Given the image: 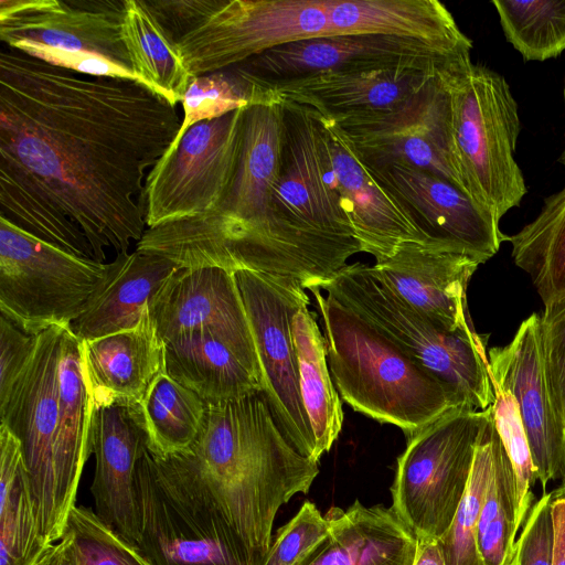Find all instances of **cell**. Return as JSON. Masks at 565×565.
Instances as JSON below:
<instances>
[{
	"label": "cell",
	"instance_id": "6da1fadb",
	"mask_svg": "<svg viewBox=\"0 0 565 565\" xmlns=\"http://www.w3.org/2000/svg\"><path fill=\"white\" fill-rule=\"evenodd\" d=\"M178 105L141 83L0 51V217L103 263L147 231L145 185Z\"/></svg>",
	"mask_w": 565,
	"mask_h": 565
},
{
	"label": "cell",
	"instance_id": "7a4b0ae2",
	"mask_svg": "<svg viewBox=\"0 0 565 565\" xmlns=\"http://www.w3.org/2000/svg\"><path fill=\"white\" fill-rule=\"evenodd\" d=\"M171 457L204 483L255 565L265 563L280 507L319 473L286 439L262 391L209 404L198 438Z\"/></svg>",
	"mask_w": 565,
	"mask_h": 565
},
{
	"label": "cell",
	"instance_id": "3957f363",
	"mask_svg": "<svg viewBox=\"0 0 565 565\" xmlns=\"http://www.w3.org/2000/svg\"><path fill=\"white\" fill-rule=\"evenodd\" d=\"M310 292L321 315L333 384L355 412L394 425L408 437L447 411L466 406L362 317L323 297L319 288Z\"/></svg>",
	"mask_w": 565,
	"mask_h": 565
},
{
	"label": "cell",
	"instance_id": "277c9868",
	"mask_svg": "<svg viewBox=\"0 0 565 565\" xmlns=\"http://www.w3.org/2000/svg\"><path fill=\"white\" fill-rule=\"evenodd\" d=\"M191 77L330 35L326 0H145Z\"/></svg>",
	"mask_w": 565,
	"mask_h": 565
},
{
	"label": "cell",
	"instance_id": "5b68a950",
	"mask_svg": "<svg viewBox=\"0 0 565 565\" xmlns=\"http://www.w3.org/2000/svg\"><path fill=\"white\" fill-rule=\"evenodd\" d=\"M451 134L466 194L500 222L527 192L514 159L518 104L504 76L468 60L445 74Z\"/></svg>",
	"mask_w": 565,
	"mask_h": 565
},
{
	"label": "cell",
	"instance_id": "8992f818",
	"mask_svg": "<svg viewBox=\"0 0 565 565\" xmlns=\"http://www.w3.org/2000/svg\"><path fill=\"white\" fill-rule=\"evenodd\" d=\"M319 289L376 328L463 405L483 411L493 403L488 334L443 329L379 281L366 264H348Z\"/></svg>",
	"mask_w": 565,
	"mask_h": 565
},
{
	"label": "cell",
	"instance_id": "52a82bcc",
	"mask_svg": "<svg viewBox=\"0 0 565 565\" xmlns=\"http://www.w3.org/2000/svg\"><path fill=\"white\" fill-rule=\"evenodd\" d=\"M140 535L150 565H255L204 483L148 448L136 471Z\"/></svg>",
	"mask_w": 565,
	"mask_h": 565
},
{
	"label": "cell",
	"instance_id": "ba28073f",
	"mask_svg": "<svg viewBox=\"0 0 565 565\" xmlns=\"http://www.w3.org/2000/svg\"><path fill=\"white\" fill-rule=\"evenodd\" d=\"M126 0H0V38L54 66L141 83L122 36Z\"/></svg>",
	"mask_w": 565,
	"mask_h": 565
},
{
	"label": "cell",
	"instance_id": "9c48e42d",
	"mask_svg": "<svg viewBox=\"0 0 565 565\" xmlns=\"http://www.w3.org/2000/svg\"><path fill=\"white\" fill-rule=\"evenodd\" d=\"M487 413L457 406L407 437L397 458L391 508L418 540L439 541L449 529Z\"/></svg>",
	"mask_w": 565,
	"mask_h": 565
},
{
	"label": "cell",
	"instance_id": "30bf717a",
	"mask_svg": "<svg viewBox=\"0 0 565 565\" xmlns=\"http://www.w3.org/2000/svg\"><path fill=\"white\" fill-rule=\"evenodd\" d=\"M113 270L63 250L0 217V311L36 335L70 328Z\"/></svg>",
	"mask_w": 565,
	"mask_h": 565
},
{
	"label": "cell",
	"instance_id": "8fae6325",
	"mask_svg": "<svg viewBox=\"0 0 565 565\" xmlns=\"http://www.w3.org/2000/svg\"><path fill=\"white\" fill-rule=\"evenodd\" d=\"M245 108L192 125L149 172L147 228L213 212L233 182Z\"/></svg>",
	"mask_w": 565,
	"mask_h": 565
},
{
	"label": "cell",
	"instance_id": "7c38bea8",
	"mask_svg": "<svg viewBox=\"0 0 565 565\" xmlns=\"http://www.w3.org/2000/svg\"><path fill=\"white\" fill-rule=\"evenodd\" d=\"M263 373V393L289 444L313 459L315 437L302 404L291 321L310 303L296 279L249 270L234 273ZM317 462V461H316Z\"/></svg>",
	"mask_w": 565,
	"mask_h": 565
},
{
	"label": "cell",
	"instance_id": "4fadbf2b",
	"mask_svg": "<svg viewBox=\"0 0 565 565\" xmlns=\"http://www.w3.org/2000/svg\"><path fill=\"white\" fill-rule=\"evenodd\" d=\"M471 60L413 40L379 34H337L273 47L235 67L264 92L324 73L412 70L443 74Z\"/></svg>",
	"mask_w": 565,
	"mask_h": 565
},
{
	"label": "cell",
	"instance_id": "5bb4252c",
	"mask_svg": "<svg viewBox=\"0 0 565 565\" xmlns=\"http://www.w3.org/2000/svg\"><path fill=\"white\" fill-rule=\"evenodd\" d=\"M447 72L392 110L335 124L367 166L422 169L465 192L452 142Z\"/></svg>",
	"mask_w": 565,
	"mask_h": 565
},
{
	"label": "cell",
	"instance_id": "9a60e30c",
	"mask_svg": "<svg viewBox=\"0 0 565 565\" xmlns=\"http://www.w3.org/2000/svg\"><path fill=\"white\" fill-rule=\"evenodd\" d=\"M64 328L35 335L33 353L0 398V418L20 441L40 530L46 544L61 540L55 524L54 440L58 417L57 366Z\"/></svg>",
	"mask_w": 565,
	"mask_h": 565
},
{
	"label": "cell",
	"instance_id": "2e32d148",
	"mask_svg": "<svg viewBox=\"0 0 565 565\" xmlns=\"http://www.w3.org/2000/svg\"><path fill=\"white\" fill-rule=\"evenodd\" d=\"M492 381L516 399L542 494L551 481H565V415L546 370L541 317L532 313L503 347L488 350Z\"/></svg>",
	"mask_w": 565,
	"mask_h": 565
},
{
	"label": "cell",
	"instance_id": "e0dca14e",
	"mask_svg": "<svg viewBox=\"0 0 565 565\" xmlns=\"http://www.w3.org/2000/svg\"><path fill=\"white\" fill-rule=\"evenodd\" d=\"M365 166L428 239L468 254L481 264L505 242L507 235L494 216L445 179L404 164Z\"/></svg>",
	"mask_w": 565,
	"mask_h": 565
},
{
	"label": "cell",
	"instance_id": "ac0fdd59",
	"mask_svg": "<svg viewBox=\"0 0 565 565\" xmlns=\"http://www.w3.org/2000/svg\"><path fill=\"white\" fill-rule=\"evenodd\" d=\"M481 262L434 241L407 242L373 276L443 329L473 331L467 289Z\"/></svg>",
	"mask_w": 565,
	"mask_h": 565
},
{
	"label": "cell",
	"instance_id": "d6986e66",
	"mask_svg": "<svg viewBox=\"0 0 565 565\" xmlns=\"http://www.w3.org/2000/svg\"><path fill=\"white\" fill-rule=\"evenodd\" d=\"M318 116L333 186L361 252L372 255L379 264L407 242L430 241L402 204L373 178L339 125Z\"/></svg>",
	"mask_w": 565,
	"mask_h": 565
},
{
	"label": "cell",
	"instance_id": "ffe728a7",
	"mask_svg": "<svg viewBox=\"0 0 565 565\" xmlns=\"http://www.w3.org/2000/svg\"><path fill=\"white\" fill-rule=\"evenodd\" d=\"M149 316L164 344L211 329L234 341L260 367L234 273L220 267L178 268L152 298Z\"/></svg>",
	"mask_w": 565,
	"mask_h": 565
},
{
	"label": "cell",
	"instance_id": "44dd1931",
	"mask_svg": "<svg viewBox=\"0 0 565 565\" xmlns=\"http://www.w3.org/2000/svg\"><path fill=\"white\" fill-rule=\"evenodd\" d=\"M146 449L147 435L138 406L94 409L95 470L90 487L94 512L135 547L140 535L136 471Z\"/></svg>",
	"mask_w": 565,
	"mask_h": 565
},
{
	"label": "cell",
	"instance_id": "7402d4cb",
	"mask_svg": "<svg viewBox=\"0 0 565 565\" xmlns=\"http://www.w3.org/2000/svg\"><path fill=\"white\" fill-rule=\"evenodd\" d=\"M58 417L54 440L55 524L62 539L76 505L86 460L92 454L94 402L85 377L82 341L64 328L57 366Z\"/></svg>",
	"mask_w": 565,
	"mask_h": 565
},
{
	"label": "cell",
	"instance_id": "603a6c76",
	"mask_svg": "<svg viewBox=\"0 0 565 565\" xmlns=\"http://www.w3.org/2000/svg\"><path fill=\"white\" fill-rule=\"evenodd\" d=\"M439 75L412 70L324 73L270 93L340 122L392 110Z\"/></svg>",
	"mask_w": 565,
	"mask_h": 565
},
{
	"label": "cell",
	"instance_id": "cb8c5ba5",
	"mask_svg": "<svg viewBox=\"0 0 565 565\" xmlns=\"http://www.w3.org/2000/svg\"><path fill=\"white\" fill-rule=\"evenodd\" d=\"M163 352L149 311L134 329L82 341L83 369L95 408L139 406L163 370Z\"/></svg>",
	"mask_w": 565,
	"mask_h": 565
},
{
	"label": "cell",
	"instance_id": "d4e9b609",
	"mask_svg": "<svg viewBox=\"0 0 565 565\" xmlns=\"http://www.w3.org/2000/svg\"><path fill=\"white\" fill-rule=\"evenodd\" d=\"M163 370L207 405L263 392L260 367L234 341L211 329L166 343Z\"/></svg>",
	"mask_w": 565,
	"mask_h": 565
},
{
	"label": "cell",
	"instance_id": "484cf974",
	"mask_svg": "<svg viewBox=\"0 0 565 565\" xmlns=\"http://www.w3.org/2000/svg\"><path fill=\"white\" fill-rule=\"evenodd\" d=\"M330 532L302 565H413L418 540L392 508H331Z\"/></svg>",
	"mask_w": 565,
	"mask_h": 565
},
{
	"label": "cell",
	"instance_id": "4316f807",
	"mask_svg": "<svg viewBox=\"0 0 565 565\" xmlns=\"http://www.w3.org/2000/svg\"><path fill=\"white\" fill-rule=\"evenodd\" d=\"M330 35L379 34L461 53L472 41L437 0H326Z\"/></svg>",
	"mask_w": 565,
	"mask_h": 565
},
{
	"label": "cell",
	"instance_id": "83f0119b",
	"mask_svg": "<svg viewBox=\"0 0 565 565\" xmlns=\"http://www.w3.org/2000/svg\"><path fill=\"white\" fill-rule=\"evenodd\" d=\"M180 268L162 256L135 250L118 254L104 286L70 326L82 341L134 329L164 281Z\"/></svg>",
	"mask_w": 565,
	"mask_h": 565
},
{
	"label": "cell",
	"instance_id": "f1b7e54d",
	"mask_svg": "<svg viewBox=\"0 0 565 565\" xmlns=\"http://www.w3.org/2000/svg\"><path fill=\"white\" fill-rule=\"evenodd\" d=\"M46 544L20 441L0 425V565H33Z\"/></svg>",
	"mask_w": 565,
	"mask_h": 565
},
{
	"label": "cell",
	"instance_id": "f546056e",
	"mask_svg": "<svg viewBox=\"0 0 565 565\" xmlns=\"http://www.w3.org/2000/svg\"><path fill=\"white\" fill-rule=\"evenodd\" d=\"M291 335L301 399L315 437L313 459L318 462L341 433L342 404L329 371L324 337L308 306L300 308L292 318Z\"/></svg>",
	"mask_w": 565,
	"mask_h": 565
},
{
	"label": "cell",
	"instance_id": "4dcf8cb0",
	"mask_svg": "<svg viewBox=\"0 0 565 565\" xmlns=\"http://www.w3.org/2000/svg\"><path fill=\"white\" fill-rule=\"evenodd\" d=\"M122 36L141 83L171 104L181 103L192 77L145 0H126Z\"/></svg>",
	"mask_w": 565,
	"mask_h": 565
},
{
	"label": "cell",
	"instance_id": "1f68e13d",
	"mask_svg": "<svg viewBox=\"0 0 565 565\" xmlns=\"http://www.w3.org/2000/svg\"><path fill=\"white\" fill-rule=\"evenodd\" d=\"M505 242L544 307L565 297V185L546 198L539 215L518 233L507 235Z\"/></svg>",
	"mask_w": 565,
	"mask_h": 565
},
{
	"label": "cell",
	"instance_id": "d6a6232c",
	"mask_svg": "<svg viewBox=\"0 0 565 565\" xmlns=\"http://www.w3.org/2000/svg\"><path fill=\"white\" fill-rule=\"evenodd\" d=\"M147 448L164 458L188 449L204 425L207 404L162 370L151 382L138 406Z\"/></svg>",
	"mask_w": 565,
	"mask_h": 565
},
{
	"label": "cell",
	"instance_id": "836d02e7",
	"mask_svg": "<svg viewBox=\"0 0 565 565\" xmlns=\"http://www.w3.org/2000/svg\"><path fill=\"white\" fill-rule=\"evenodd\" d=\"M515 513V476L495 433L493 469L477 530L478 551L482 565H512L518 533Z\"/></svg>",
	"mask_w": 565,
	"mask_h": 565
},
{
	"label": "cell",
	"instance_id": "e575fe53",
	"mask_svg": "<svg viewBox=\"0 0 565 565\" xmlns=\"http://www.w3.org/2000/svg\"><path fill=\"white\" fill-rule=\"evenodd\" d=\"M507 41L525 62L565 51V0H493Z\"/></svg>",
	"mask_w": 565,
	"mask_h": 565
},
{
	"label": "cell",
	"instance_id": "d590c367",
	"mask_svg": "<svg viewBox=\"0 0 565 565\" xmlns=\"http://www.w3.org/2000/svg\"><path fill=\"white\" fill-rule=\"evenodd\" d=\"M495 433L492 409L489 406L466 491L449 529L438 541L446 565H482L478 551L477 530L493 469Z\"/></svg>",
	"mask_w": 565,
	"mask_h": 565
},
{
	"label": "cell",
	"instance_id": "8d00e7d4",
	"mask_svg": "<svg viewBox=\"0 0 565 565\" xmlns=\"http://www.w3.org/2000/svg\"><path fill=\"white\" fill-rule=\"evenodd\" d=\"M270 95L247 79L235 66L192 77L180 103L182 125L171 145L192 125L262 103Z\"/></svg>",
	"mask_w": 565,
	"mask_h": 565
},
{
	"label": "cell",
	"instance_id": "74e56055",
	"mask_svg": "<svg viewBox=\"0 0 565 565\" xmlns=\"http://www.w3.org/2000/svg\"><path fill=\"white\" fill-rule=\"evenodd\" d=\"M491 382L494 393L491 404L493 424L515 476V523L519 531L534 504L533 489L537 476L516 399L507 388L492 380Z\"/></svg>",
	"mask_w": 565,
	"mask_h": 565
},
{
	"label": "cell",
	"instance_id": "f35d334b",
	"mask_svg": "<svg viewBox=\"0 0 565 565\" xmlns=\"http://www.w3.org/2000/svg\"><path fill=\"white\" fill-rule=\"evenodd\" d=\"M66 530L73 534L82 565H150L90 508L75 505Z\"/></svg>",
	"mask_w": 565,
	"mask_h": 565
},
{
	"label": "cell",
	"instance_id": "ab89813d",
	"mask_svg": "<svg viewBox=\"0 0 565 565\" xmlns=\"http://www.w3.org/2000/svg\"><path fill=\"white\" fill-rule=\"evenodd\" d=\"M330 522L306 501L297 514L279 529L264 565H302L330 532Z\"/></svg>",
	"mask_w": 565,
	"mask_h": 565
},
{
	"label": "cell",
	"instance_id": "60d3db41",
	"mask_svg": "<svg viewBox=\"0 0 565 565\" xmlns=\"http://www.w3.org/2000/svg\"><path fill=\"white\" fill-rule=\"evenodd\" d=\"M551 492L533 504L515 543V565H552L554 527Z\"/></svg>",
	"mask_w": 565,
	"mask_h": 565
},
{
	"label": "cell",
	"instance_id": "b9f144b4",
	"mask_svg": "<svg viewBox=\"0 0 565 565\" xmlns=\"http://www.w3.org/2000/svg\"><path fill=\"white\" fill-rule=\"evenodd\" d=\"M540 317L548 379L565 415V297L545 306Z\"/></svg>",
	"mask_w": 565,
	"mask_h": 565
},
{
	"label": "cell",
	"instance_id": "7bdbcfd3",
	"mask_svg": "<svg viewBox=\"0 0 565 565\" xmlns=\"http://www.w3.org/2000/svg\"><path fill=\"white\" fill-rule=\"evenodd\" d=\"M35 335L19 329L13 322L0 317V398L4 397L30 360Z\"/></svg>",
	"mask_w": 565,
	"mask_h": 565
},
{
	"label": "cell",
	"instance_id": "ee69618b",
	"mask_svg": "<svg viewBox=\"0 0 565 565\" xmlns=\"http://www.w3.org/2000/svg\"><path fill=\"white\" fill-rule=\"evenodd\" d=\"M551 512L554 527L552 565H565V498L552 499Z\"/></svg>",
	"mask_w": 565,
	"mask_h": 565
},
{
	"label": "cell",
	"instance_id": "f6af8a7d",
	"mask_svg": "<svg viewBox=\"0 0 565 565\" xmlns=\"http://www.w3.org/2000/svg\"><path fill=\"white\" fill-rule=\"evenodd\" d=\"M413 565H446L439 542L430 539L418 540Z\"/></svg>",
	"mask_w": 565,
	"mask_h": 565
},
{
	"label": "cell",
	"instance_id": "bcb514c9",
	"mask_svg": "<svg viewBox=\"0 0 565 565\" xmlns=\"http://www.w3.org/2000/svg\"><path fill=\"white\" fill-rule=\"evenodd\" d=\"M61 555L58 565H82L79 552L73 534L70 531H65V534L60 540Z\"/></svg>",
	"mask_w": 565,
	"mask_h": 565
},
{
	"label": "cell",
	"instance_id": "7dc6e473",
	"mask_svg": "<svg viewBox=\"0 0 565 565\" xmlns=\"http://www.w3.org/2000/svg\"><path fill=\"white\" fill-rule=\"evenodd\" d=\"M60 555L61 544L58 541L54 544L47 545L33 565H58Z\"/></svg>",
	"mask_w": 565,
	"mask_h": 565
},
{
	"label": "cell",
	"instance_id": "c3c4849f",
	"mask_svg": "<svg viewBox=\"0 0 565 565\" xmlns=\"http://www.w3.org/2000/svg\"><path fill=\"white\" fill-rule=\"evenodd\" d=\"M551 498H565V481L561 482L556 489L551 491Z\"/></svg>",
	"mask_w": 565,
	"mask_h": 565
},
{
	"label": "cell",
	"instance_id": "681fc988",
	"mask_svg": "<svg viewBox=\"0 0 565 565\" xmlns=\"http://www.w3.org/2000/svg\"><path fill=\"white\" fill-rule=\"evenodd\" d=\"M564 100H565V85H564ZM558 161H559V162L564 166V168H565V148H564V150H563V152H562V154H561V157H559Z\"/></svg>",
	"mask_w": 565,
	"mask_h": 565
},
{
	"label": "cell",
	"instance_id": "f907efd6",
	"mask_svg": "<svg viewBox=\"0 0 565 565\" xmlns=\"http://www.w3.org/2000/svg\"><path fill=\"white\" fill-rule=\"evenodd\" d=\"M512 565H515V564H514V559H513V563H512Z\"/></svg>",
	"mask_w": 565,
	"mask_h": 565
}]
</instances>
